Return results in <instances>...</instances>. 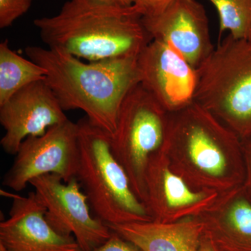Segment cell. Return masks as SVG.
<instances>
[{"label":"cell","mask_w":251,"mask_h":251,"mask_svg":"<svg viewBox=\"0 0 251 251\" xmlns=\"http://www.w3.org/2000/svg\"><path fill=\"white\" fill-rule=\"evenodd\" d=\"M161 149L172 169L196 189L221 194L244 184L242 140L197 102L170 113Z\"/></svg>","instance_id":"6da1fadb"},{"label":"cell","mask_w":251,"mask_h":251,"mask_svg":"<svg viewBox=\"0 0 251 251\" xmlns=\"http://www.w3.org/2000/svg\"><path fill=\"white\" fill-rule=\"evenodd\" d=\"M34 23L49 49L87 62L138 57L152 41L134 5L69 0L58 14Z\"/></svg>","instance_id":"7a4b0ae2"},{"label":"cell","mask_w":251,"mask_h":251,"mask_svg":"<svg viewBox=\"0 0 251 251\" xmlns=\"http://www.w3.org/2000/svg\"><path fill=\"white\" fill-rule=\"evenodd\" d=\"M25 53L46 69V84L64 111L81 110L94 125L114 134L122 102L140 82L138 57L85 62L38 46L26 48Z\"/></svg>","instance_id":"3957f363"},{"label":"cell","mask_w":251,"mask_h":251,"mask_svg":"<svg viewBox=\"0 0 251 251\" xmlns=\"http://www.w3.org/2000/svg\"><path fill=\"white\" fill-rule=\"evenodd\" d=\"M77 124L78 160L75 178L87 195L96 217L106 225L152 221L112 153L110 135L87 117Z\"/></svg>","instance_id":"277c9868"},{"label":"cell","mask_w":251,"mask_h":251,"mask_svg":"<svg viewBox=\"0 0 251 251\" xmlns=\"http://www.w3.org/2000/svg\"><path fill=\"white\" fill-rule=\"evenodd\" d=\"M198 72L195 101L241 140L251 136V41L227 36Z\"/></svg>","instance_id":"5b68a950"},{"label":"cell","mask_w":251,"mask_h":251,"mask_svg":"<svg viewBox=\"0 0 251 251\" xmlns=\"http://www.w3.org/2000/svg\"><path fill=\"white\" fill-rule=\"evenodd\" d=\"M169 115L139 82L124 99L116 130L110 136L112 153L128 175L133 192L144 204L149 161L163 147Z\"/></svg>","instance_id":"8992f818"},{"label":"cell","mask_w":251,"mask_h":251,"mask_svg":"<svg viewBox=\"0 0 251 251\" xmlns=\"http://www.w3.org/2000/svg\"><path fill=\"white\" fill-rule=\"evenodd\" d=\"M29 184L46 209L52 228L65 237H74L82 251H92L110 237L112 230L91 214L88 198L76 178L66 182L57 175L34 178Z\"/></svg>","instance_id":"52a82bcc"},{"label":"cell","mask_w":251,"mask_h":251,"mask_svg":"<svg viewBox=\"0 0 251 251\" xmlns=\"http://www.w3.org/2000/svg\"><path fill=\"white\" fill-rule=\"evenodd\" d=\"M77 160L78 126L67 120L23 142L3 177V186L21 192L31 180L48 174L58 175L67 182L75 177Z\"/></svg>","instance_id":"ba28073f"},{"label":"cell","mask_w":251,"mask_h":251,"mask_svg":"<svg viewBox=\"0 0 251 251\" xmlns=\"http://www.w3.org/2000/svg\"><path fill=\"white\" fill-rule=\"evenodd\" d=\"M145 186V206L152 221L162 224L201 216L220 194L200 191L188 184L172 169L162 149L150 158Z\"/></svg>","instance_id":"9c48e42d"},{"label":"cell","mask_w":251,"mask_h":251,"mask_svg":"<svg viewBox=\"0 0 251 251\" xmlns=\"http://www.w3.org/2000/svg\"><path fill=\"white\" fill-rule=\"evenodd\" d=\"M140 83L169 113L195 101L198 72L171 46L153 40L138 57Z\"/></svg>","instance_id":"30bf717a"},{"label":"cell","mask_w":251,"mask_h":251,"mask_svg":"<svg viewBox=\"0 0 251 251\" xmlns=\"http://www.w3.org/2000/svg\"><path fill=\"white\" fill-rule=\"evenodd\" d=\"M69 119L45 80L33 82L0 105L5 134L0 141L5 152L16 155L25 140L44 135Z\"/></svg>","instance_id":"8fae6325"},{"label":"cell","mask_w":251,"mask_h":251,"mask_svg":"<svg viewBox=\"0 0 251 251\" xmlns=\"http://www.w3.org/2000/svg\"><path fill=\"white\" fill-rule=\"evenodd\" d=\"M142 19L152 40L171 46L196 69L215 49L205 9L197 0H174L161 14Z\"/></svg>","instance_id":"7c38bea8"},{"label":"cell","mask_w":251,"mask_h":251,"mask_svg":"<svg viewBox=\"0 0 251 251\" xmlns=\"http://www.w3.org/2000/svg\"><path fill=\"white\" fill-rule=\"evenodd\" d=\"M9 219L0 224V251H82L74 237L52 228L35 193L13 195Z\"/></svg>","instance_id":"4fadbf2b"},{"label":"cell","mask_w":251,"mask_h":251,"mask_svg":"<svg viewBox=\"0 0 251 251\" xmlns=\"http://www.w3.org/2000/svg\"><path fill=\"white\" fill-rule=\"evenodd\" d=\"M219 251H251V202L242 186L219 194L198 216Z\"/></svg>","instance_id":"5bb4252c"},{"label":"cell","mask_w":251,"mask_h":251,"mask_svg":"<svg viewBox=\"0 0 251 251\" xmlns=\"http://www.w3.org/2000/svg\"><path fill=\"white\" fill-rule=\"evenodd\" d=\"M107 226L143 251H197L204 234L198 217L170 224L151 221Z\"/></svg>","instance_id":"9a60e30c"},{"label":"cell","mask_w":251,"mask_h":251,"mask_svg":"<svg viewBox=\"0 0 251 251\" xmlns=\"http://www.w3.org/2000/svg\"><path fill=\"white\" fill-rule=\"evenodd\" d=\"M46 76L44 67L12 50L9 41L0 44V105L23 87L45 80Z\"/></svg>","instance_id":"2e32d148"},{"label":"cell","mask_w":251,"mask_h":251,"mask_svg":"<svg viewBox=\"0 0 251 251\" xmlns=\"http://www.w3.org/2000/svg\"><path fill=\"white\" fill-rule=\"evenodd\" d=\"M219 18V36L225 31L239 40L251 41V0H209Z\"/></svg>","instance_id":"e0dca14e"},{"label":"cell","mask_w":251,"mask_h":251,"mask_svg":"<svg viewBox=\"0 0 251 251\" xmlns=\"http://www.w3.org/2000/svg\"><path fill=\"white\" fill-rule=\"evenodd\" d=\"M32 0H0V28L10 27L18 18L25 14Z\"/></svg>","instance_id":"ac0fdd59"},{"label":"cell","mask_w":251,"mask_h":251,"mask_svg":"<svg viewBox=\"0 0 251 251\" xmlns=\"http://www.w3.org/2000/svg\"><path fill=\"white\" fill-rule=\"evenodd\" d=\"M92 251H143L133 243L112 231V234L106 242Z\"/></svg>","instance_id":"d6986e66"},{"label":"cell","mask_w":251,"mask_h":251,"mask_svg":"<svg viewBox=\"0 0 251 251\" xmlns=\"http://www.w3.org/2000/svg\"><path fill=\"white\" fill-rule=\"evenodd\" d=\"M174 0H135L134 6L142 17H153L161 14Z\"/></svg>","instance_id":"ffe728a7"},{"label":"cell","mask_w":251,"mask_h":251,"mask_svg":"<svg viewBox=\"0 0 251 251\" xmlns=\"http://www.w3.org/2000/svg\"><path fill=\"white\" fill-rule=\"evenodd\" d=\"M244 167H245V179L243 188L246 196L251 202V136L242 140Z\"/></svg>","instance_id":"44dd1931"},{"label":"cell","mask_w":251,"mask_h":251,"mask_svg":"<svg viewBox=\"0 0 251 251\" xmlns=\"http://www.w3.org/2000/svg\"><path fill=\"white\" fill-rule=\"evenodd\" d=\"M197 251H219L214 247L211 241L203 234L201 244Z\"/></svg>","instance_id":"7402d4cb"},{"label":"cell","mask_w":251,"mask_h":251,"mask_svg":"<svg viewBox=\"0 0 251 251\" xmlns=\"http://www.w3.org/2000/svg\"><path fill=\"white\" fill-rule=\"evenodd\" d=\"M106 4L115 5V6L128 7L134 4L135 0H100Z\"/></svg>","instance_id":"603a6c76"}]
</instances>
